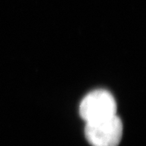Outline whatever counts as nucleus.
I'll list each match as a JSON object with an SVG mask.
<instances>
[{
  "instance_id": "f257e3e1",
  "label": "nucleus",
  "mask_w": 146,
  "mask_h": 146,
  "mask_svg": "<svg viewBox=\"0 0 146 146\" xmlns=\"http://www.w3.org/2000/svg\"><path fill=\"white\" fill-rule=\"evenodd\" d=\"M117 105L113 96L105 90H96L83 98L79 112L86 123L116 115Z\"/></svg>"
},
{
  "instance_id": "f03ea898",
  "label": "nucleus",
  "mask_w": 146,
  "mask_h": 146,
  "mask_svg": "<svg viewBox=\"0 0 146 146\" xmlns=\"http://www.w3.org/2000/svg\"><path fill=\"white\" fill-rule=\"evenodd\" d=\"M85 137L92 146H118L123 134V125L117 114L86 123Z\"/></svg>"
}]
</instances>
